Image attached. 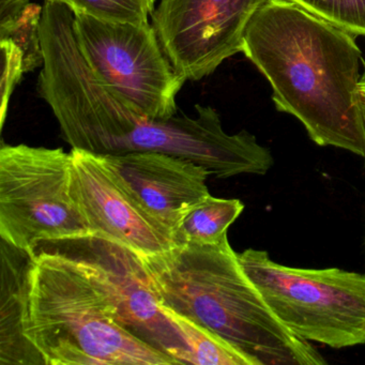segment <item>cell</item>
<instances>
[{
  "instance_id": "cell-1",
  "label": "cell",
  "mask_w": 365,
  "mask_h": 365,
  "mask_svg": "<svg viewBox=\"0 0 365 365\" xmlns=\"http://www.w3.org/2000/svg\"><path fill=\"white\" fill-rule=\"evenodd\" d=\"M241 53L272 87L275 108L298 119L316 145L365 159L362 53L354 35L290 0H267Z\"/></svg>"
},
{
  "instance_id": "cell-2",
  "label": "cell",
  "mask_w": 365,
  "mask_h": 365,
  "mask_svg": "<svg viewBox=\"0 0 365 365\" xmlns=\"http://www.w3.org/2000/svg\"><path fill=\"white\" fill-rule=\"evenodd\" d=\"M138 256L160 304L221 335L254 365L327 364L273 313L227 236Z\"/></svg>"
},
{
  "instance_id": "cell-3",
  "label": "cell",
  "mask_w": 365,
  "mask_h": 365,
  "mask_svg": "<svg viewBox=\"0 0 365 365\" xmlns=\"http://www.w3.org/2000/svg\"><path fill=\"white\" fill-rule=\"evenodd\" d=\"M24 336L43 365L178 364L130 332L73 262L41 245L27 273Z\"/></svg>"
},
{
  "instance_id": "cell-4",
  "label": "cell",
  "mask_w": 365,
  "mask_h": 365,
  "mask_svg": "<svg viewBox=\"0 0 365 365\" xmlns=\"http://www.w3.org/2000/svg\"><path fill=\"white\" fill-rule=\"evenodd\" d=\"M239 259L297 336L334 349L365 345V273L284 266L264 250H245Z\"/></svg>"
},
{
  "instance_id": "cell-5",
  "label": "cell",
  "mask_w": 365,
  "mask_h": 365,
  "mask_svg": "<svg viewBox=\"0 0 365 365\" xmlns=\"http://www.w3.org/2000/svg\"><path fill=\"white\" fill-rule=\"evenodd\" d=\"M71 151L1 144L0 237L31 252L39 243L89 234L70 194Z\"/></svg>"
},
{
  "instance_id": "cell-6",
  "label": "cell",
  "mask_w": 365,
  "mask_h": 365,
  "mask_svg": "<svg viewBox=\"0 0 365 365\" xmlns=\"http://www.w3.org/2000/svg\"><path fill=\"white\" fill-rule=\"evenodd\" d=\"M74 37L97 80L153 119L177 114L185 81L175 71L153 24L113 23L74 14Z\"/></svg>"
},
{
  "instance_id": "cell-7",
  "label": "cell",
  "mask_w": 365,
  "mask_h": 365,
  "mask_svg": "<svg viewBox=\"0 0 365 365\" xmlns=\"http://www.w3.org/2000/svg\"><path fill=\"white\" fill-rule=\"evenodd\" d=\"M38 245L73 262L108 296L130 332L178 364H187L189 348L162 313L138 254L116 241L93 234Z\"/></svg>"
},
{
  "instance_id": "cell-8",
  "label": "cell",
  "mask_w": 365,
  "mask_h": 365,
  "mask_svg": "<svg viewBox=\"0 0 365 365\" xmlns=\"http://www.w3.org/2000/svg\"><path fill=\"white\" fill-rule=\"evenodd\" d=\"M267 0H160L153 26L185 82L212 74L241 53L250 21Z\"/></svg>"
},
{
  "instance_id": "cell-9",
  "label": "cell",
  "mask_w": 365,
  "mask_h": 365,
  "mask_svg": "<svg viewBox=\"0 0 365 365\" xmlns=\"http://www.w3.org/2000/svg\"><path fill=\"white\" fill-rule=\"evenodd\" d=\"M197 116L175 115L153 119L132 142V151H155L193 162L217 179L242 174L266 175L274 164L272 153L255 135L242 130L224 131L219 113L196 104Z\"/></svg>"
},
{
  "instance_id": "cell-10",
  "label": "cell",
  "mask_w": 365,
  "mask_h": 365,
  "mask_svg": "<svg viewBox=\"0 0 365 365\" xmlns=\"http://www.w3.org/2000/svg\"><path fill=\"white\" fill-rule=\"evenodd\" d=\"M70 194L89 234L116 241L138 255L174 247L172 237L138 205L103 158L72 149Z\"/></svg>"
},
{
  "instance_id": "cell-11",
  "label": "cell",
  "mask_w": 365,
  "mask_h": 365,
  "mask_svg": "<svg viewBox=\"0 0 365 365\" xmlns=\"http://www.w3.org/2000/svg\"><path fill=\"white\" fill-rule=\"evenodd\" d=\"M140 207L172 237L183 220L211 195L202 166L155 151L100 155Z\"/></svg>"
},
{
  "instance_id": "cell-12",
  "label": "cell",
  "mask_w": 365,
  "mask_h": 365,
  "mask_svg": "<svg viewBox=\"0 0 365 365\" xmlns=\"http://www.w3.org/2000/svg\"><path fill=\"white\" fill-rule=\"evenodd\" d=\"M31 252L1 240L0 364H42L24 336L27 273Z\"/></svg>"
},
{
  "instance_id": "cell-13",
  "label": "cell",
  "mask_w": 365,
  "mask_h": 365,
  "mask_svg": "<svg viewBox=\"0 0 365 365\" xmlns=\"http://www.w3.org/2000/svg\"><path fill=\"white\" fill-rule=\"evenodd\" d=\"M245 210L241 200L209 195L183 220L174 245H215L227 236L230 226Z\"/></svg>"
},
{
  "instance_id": "cell-14",
  "label": "cell",
  "mask_w": 365,
  "mask_h": 365,
  "mask_svg": "<svg viewBox=\"0 0 365 365\" xmlns=\"http://www.w3.org/2000/svg\"><path fill=\"white\" fill-rule=\"evenodd\" d=\"M162 313L176 328L189 348L187 364L254 365L240 350L210 329L160 304Z\"/></svg>"
},
{
  "instance_id": "cell-15",
  "label": "cell",
  "mask_w": 365,
  "mask_h": 365,
  "mask_svg": "<svg viewBox=\"0 0 365 365\" xmlns=\"http://www.w3.org/2000/svg\"><path fill=\"white\" fill-rule=\"evenodd\" d=\"M68 6L73 14H83L113 23L148 24L155 0H46Z\"/></svg>"
},
{
  "instance_id": "cell-16",
  "label": "cell",
  "mask_w": 365,
  "mask_h": 365,
  "mask_svg": "<svg viewBox=\"0 0 365 365\" xmlns=\"http://www.w3.org/2000/svg\"><path fill=\"white\" fill-rule=\"evenodd\" d=\"M42 11L43 7L31 3L16 20L0 26V40H11L22 52L25 73L43 66L40 36Z\"/></svg>"
},
{
  "instance_id": "cell-17",
  "label": "cell",
  "mask_w": 365,
  "mask_h": 365,
  "mask_svg": "<svg viewBox=\"0 0 365 365\" xmlns=\"http://www.w3.org/2000/svg\"><path fill=\"white\" fill-rule=\"evenodd\" d=\"M309 14L365 38V0H290Z\"/></svg>"
},
{
  "instance_id": "cell-18",
  "label": "cell",
  "mask_w": 365,
  "mask_h": 365,
  "mask_svg": "<svg viewBox=\"0 0 365 365\" xmlns=\"http://www.w3.org/2000/svg\"><path fill=\"white\" fill-rule=\"evenodd\" d=\"M0 48H1V127L5 123L7 116L8 108H9L10 99L12 93L22 80L24 71V61L20 48L11 41V40H0Z\"/></svg>"
},
{
  "instance_id": "cell-19",
  "label": "cell",
  "mask_w": 365,
  "mask_h": 365,
  "mask_svg": "<svg viewBox=\"0 0 365 365\" xmlns=\"http://www.w3.org/2000/svg\"><path fill=\"white\" fill-rule=\"evenodd\" d=\"M31 4V0H0V26L16 20Z\"/></svg>"
},
{
  "instance_id": "cell-20",
  "label": "cell",
  "mask_w": 365,
  "mask_h": 365,
  "mask_svg": "<svg viewBox=\"0 0 365 365\" xmlns=\"http://www.w3.org/2000/svg\"><path fill=\"white\" fill-rule=\"evenodd\" d=\"M359 91H360L361 100H362L363 106H364L365 108V67L364 72H363L362 76H361Z\"/></svg>"
},
{
  "instance_id": "cell-21",
  "label": "cell",
  "mask_w": 365,
  "mask_h": 365,
  "mask_svg": "<svg viewBox=\"0 0 365 365\" xmlns=\"http://www.w3.org/2000/svg\"><path fill=\"white\" fill-rule=\"evenodd\" d=\"M365 160V159H364Z\"/></svg>"
}]
</instances>
